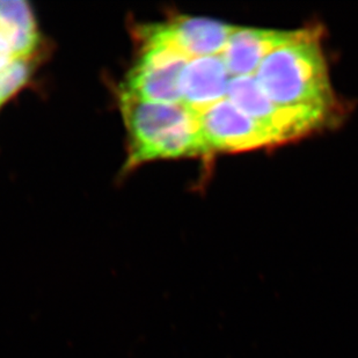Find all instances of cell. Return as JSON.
Returning a JSON list of instances; mask_svg holds the SVG:
<instances>
[{"label":"cell","instance_id":"1","mask_svg":"<svg viewBox=\"0 0 358 358\" xmlns=\"http://www.w3.org/2000/svg\"><path fill=\"white\" fill-rule=\"evenodd\" d=\"M120 107L128 130L127 171L152 160L210 152L199 115L182 103L144 101L120 93Z\"/></svg>","mask_w":358,"mask_h":358},{"label":"cell","instance_id":"2","mask_svg":"<svg viewBox=\"0 0 358 358\" xmlns=\"http://www.w3.org/2000/svg\"><path fill=\"white\" fill-rule=\"evenodd\" d=\"M254 78L264 94L282 107L328 113L334 103L315 29H301L294 40L268 55Z\"/></svg>","mask_w":358,"mask_h":358},{"label":"cell","instance_id":"3","mask_svg":"<svg viewBox=\"0 0 358 358\" xmlns=\"http://www.w3.org/2000/svg\"><path fill=\"white\" fill-rule=\"evenodd\" d=\"M142 48L120 93L144 101L181 103L180 81L189 58L179 50L165 24L139 29Z\"/></svg>","mask_w":358,"mask_h":358},{"label":"cell","instance_id":"4","mask_svg":"<svg viewBox=\"0 0 358 358\" xmlns=\"http://www.w3.org/2000/svg\"><path fill=\"white\" fill-rule=\"evenodd\" d=\"M227 99L246 115L271 129L280 143L313 131L326 121L327 115V112L317 109L276 105L264 94L254 77L231 79Z\"/></svg>","mask_w":358,"mask_h":358},{"label":"cell","instance_id":"5","mask_svg":"<svg viewBox=\"0 0 358 358\" xmlns=\"http://www.w3.org/2000/svg\"><path fill=\"white\" fill-rule=\"evenodd\" d=\"M199 124L210 151H247L280 144L271 129L238 109L229 99L199 114Z\"/></svg>","mask_w":358,"mask_h":358},{"label":"cell","instance_id":"6","mask_svg":"<svg viewBox=\"0 0 358 358\" xmlns=\"http://www.w3.org/2000/svg\"><path fill=\"white\" fill-rule=\"evenodd\" d=\"M231 79L222 55L189 59L180 81L181 103L199 115L227 98Z\"/></svg>","mask_w":358,"mask_h":358},{"label":"cell","instance_id":"7","mask_svg":"<svg viewBox=\"0 0 358 358\" xmlns=\"http://www.w3.org/2000/svg\"><path fill=\"white\" fill-rule=\"evenodd\" d=\"M298 34L299 31L237 27L227 41L222 57L232 78L254 77L268 55Z\"/></svg>","mask_w":358,"mask_h":358},{"label":"cell","instance_id":"8","mask_svg":"<svg viewBox=\"0 0 358 358\" xmlns=\"http://www.w3.org/2000/svg\"><path fill=\"white\" fill-rule=\"evenodd\" d=\"M165 26L176 47L189 59L220 56L237 28L220 21L194 17H174Z\"/></svg>","mask_w":358,"mask_h":358},{"label":"cell","instance_id":"9","mask_svg":"<svg viewBox=\"0 0 358 358\" xmlns=\"http://www.w3.org/2000/svg\"><path fill=\"white\" fill-rule=\"evenodd\" d=\"M0 35L7 41L14 59L36 57L41 38L29 3L22 0H0Z\"/></svg>","mask_w":358,"mask_h":358},{"label":"cell","instance_id":"10","mask_svg":"<svg viewBox=\"0 0 358 358\" xmlns=\"http://www.w3.org/2000/svg\"><path fill=\"white\" fill-rule=\"evenodd\" d=\"M34 65L35 58H15L0 71V109L27 84L33 75Z\"/></svg>","mask_w":358,"mask_h":358},{"label":"cell","instance_id":"11","mask_svg":"<svg viewBox=\"0 0 358 358\" xmlns=\"http://www.w3.org/2000/svg\"><path fill=\"white\" fill-rule=\"evenodd\" d=\"M13 59V54L10 51V45L7 43V41L0 35V71L8 66Z\"/></svg>","mask_w":358,"mask_h":358}]
</instances>
